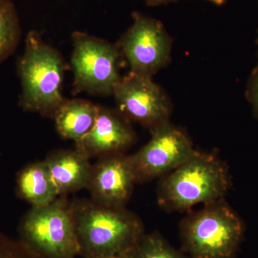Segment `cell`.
Instances as JSON below:
<instances>
[{"mask_svg":"<svg viewBox=\"0 0 258 258\" xmlns=\"http://www.w3.org/2000/svg\"><path fill=\"white\" fill-rule=\"evenodd\" d=\"M80 256L106 258L135 248L145 234L143 223L125 208L93 200L72 201Z\"/></svg>","mask_w":258,"mask_h":258,"instance_id":"1","label":"cell"},{"mask_svg":"<svg viewBox=\"0 0 258 258\" xmlns=\"http://www.w3.org/2000/svg\"><path fill=\"white\" fill-rule=\"evenodd\" d=\"M66 69L60 52L44 42L40 32H29L18 62L22 109L54 119L66 101L62 91Z\"/></svg>","mask_w":258,"mask_h":258,"instance_id":"2","label":"cell"},{"mask_svg":"<svg viewBox=\"0 0 258 258\" xmlns=\"http://www.w3.org/2000/svg\"><path fill=\"white\" fill-rule=\"evenodd\" d=\"M164 176L158 190V202L161 207L178 211L225 200L231 185L223 161L196 150Z\"/></svg>","mask_w":258,"mask_h":258,"instance_id":"3","label":"cell"},{"mask_svg":"<svg viewBox=\"0 0 258 258\" xmlns=\"http://www.w3.org/2000/svg\"><path fill=\"white\" fill-rule=\"evenodd\" d=\"M244 232L242 219L225 200H220L181 221V249L189 258H235Z\"/></svg>","mask_w":258,"mask_h":258,"instance_id":"4","label":"cell"},{"mask_svg":"<svg viewBox=\"0 0 258 258\" xmlns=\"http://www.w3.org/2000/svg\"><path fill=\"white\" fill-rule=\"evenodd\" d=\"M19 240L40 258H77L80 247L72 202L61 195L32 208L19 226Z\"/></svg>","mask_w":258,"mask_h":258,"instance_id":"5","label":"cell"},{"mask_svg":"<svg viewBox=\"0 0 258 258\" xmlns=\"http://www.w3.org/2000/svg\"><path fill=\"white\" fill-rule=\"evenodd\" d=\"M72 40L74 93L113 95L120 79L119 48L86 32H74Z\"/></svg>","mask_w":258,"mask_h":258,"instance_id":"6","label":"cell"},{"mask_svg":"<svg viewBox=\"0 0 258 258\" xmlns=\"http://www.w3.org/2000/svg\"><path fill=\"white\" fill-rule=\"evenodd\" d=\"M133 24L120 39L119 50L130 66V72L152 78L170 57V37L161 22L134 12Z\"/></svg>","mask_w":258,"mask_h":258,"instance_id":"7","label":"cell"},{"mask_svg":"<svg viewBox=\"0 0 258 258\" xmlns=\"http://www.w3.org/2000/svg\"><path fill=\"white\" fill-rule=\"evenodd\" d=\"M152 138L130 155L137 182L165 176L195 152L189 137L169 122L151 129Z\"/></svg>","mask_w":258,"mask_h":258,"instance_id":"8","label":"cell"},{"mask_svg":"<svg viewBox=\"0 0 258 258\" xmlns=\"http://www.w3.org/2000/svg\"><path fill=\"white\" fill-rule=\"evenodd\" d=\"M118 111L150 129L169 122L170 104L152 78L130 72L120 77L113 92Z\"/></svg>","mask_w":258,"mask_h":258,"instance_id":"9","label":"cell"},{"mask_svg":"<svg viewBox=\"0 0 258 258\" xmlns=\"http://www.w3.org/2000/svg\"><path fill=\"white\" fill-rule=\"evenodd\" d=\"M137 175L130 155L124 153L98 158L92 164L87 189L91 200L113 208H125L132 196Z\"/></svg>","mask_w":258,"mask_h":258,"instance_id":"10","label":"cell"},{"mask_svg":"<svg viewBox=\"0 0 258 258\" xmlns=\"http://www.w3.org/2000/svg\"><path fill=\"white\" fill-rule=\"evenodd\" d=\"M128 118L119 111L98 106L94 125L81 141L76 149L90 159L124 153L135 142L133 129Z\"/></svg>","mask_w":258,"mask_h":258,"instance_id":"11","label":"cell"},{"mask_svg":"<svg viewBox=\"0 0 258 258\" xmlns=\"http://www.w3.org/2000/svg\"><path fill=\"white\" fill-rule=\"evenodd\" d=\"M45 161L59 196L87 189L92 164L79 149L55 151Z\"/></svg>","mask_w":258,"mask_h":258,"instance_id":"12","label":"cell"},{"mask_svg":"<svg viewBox=\"0 0 258 258\" xmlns=\"http://www.w3.org/2000/svg\"><path fill=\"white\" fill-rule=\"evenodd\" d=\"M16 192L32 207L48 205L58 198L45 160L31 163L18 173Z\"/></svg>","mask_w":258,"mask_h":258,"instance_id":"13","label":"cell"},{"mask_svg":"<svg viewBox=\"0 0 258 258\" xmlns=\"http://www.w3.org/2000/svg\"><path fill=\"white\" fill-rule=\"evenodd\" d=\"M98 106L87 100H66L56 113V130L61 137L77 143L92 128Z\"/></svg>","mask_w":258,"mask_h":258,"instance_id":"14","label":"cell"},{"mask_svg":"<svg viewBox=\"0 0 258 258\" xmlns=\"http://www.w3.org/2000/svg\"><path fill=\"white\" fill-rule=\"evenodd\" d=\"M22 30L16 7L12 0H0V64L14 53Z\"/></svg>","mask_w":258,"mask_h":258,"instance_id":"15","label":"cell"},{"mask_svg":"<svg viewBox=\"0 0 258 258\" xmlns=\"http://www.w3.org/2000/svg\"><path fill=\"white\" fill-rule=\"evenodd\" d=\"M134 258H189L181 249L171 245L159 233L144 234L134 249Z\"/></svg>","mask_w":258,"mask_h":258,"instance_id":"16","label":"cell"},{"mask_svg":"<svg viewBox=\"0 0 258 258\" xmlns=\"http://www.w3.org/2000/svg\"><path fill=\"white\" fill-rule=\"evenodd\" d=\"M0 258H40L31 252L20 240L0 235Z\"/></svg>","mask_w":258,"mask_h":258,"instance_id":"17","label":"cell"},{"mask_svg":"<svg viewBox=\"0 0 258 258\" xmlns=\"http://www.w3.org/2000/svg\"><path fill=\"white\" fill-rule=\"evenodd\" d=\"M245 93L254 116L258 119V64L249 76Z\"/></svg>","mask_w":258,"mask_h":258,"instance_id":"18","label":"cell"},{"mask_svg":"<svg viewBox=\"0 0 258 258\" xmlns=\"http://www.w3.org/2000/svg\"><path fill=\"white\" fill-rule=\"evenodd\" d=\"M149 6H157L167 3H173V2L178 1V0H144ZM204 1L208 2L212 4L217 5V6H221L225 5L226 0H204Z\"/></svg>","mask_w":258,"mask_h":258,"instance_id":"19","label":"cell"},{"mask_svg":"<svg viewBox=\"0 0 258 258\" xmlns=\"http://www.w3.org/2000/svg\"><path fill=\"white\" fill-rule=\"evenodd\" d=\"M106 258H134V249L128 251V252H123V253Z\"/></svg>","mask_w":258,"mask_h":258,"instance_id":"20","label":"cell"},{"mask_svg":"<svg viewBox=\"0 0 258 258\" xmlns=\"http://www.w3.org/2000/svg\"><path fill=\"white\" fill-rule=\"evenodd\" d=\"M256 43H257V46H258V30H257V38H256Z\"/></svg>","mask_w":258,"mask_h":258,"instance_id":"21","label":"cell"}]
</instances>
